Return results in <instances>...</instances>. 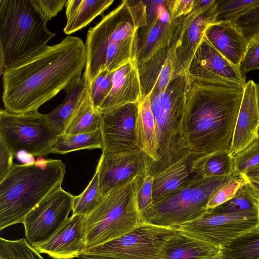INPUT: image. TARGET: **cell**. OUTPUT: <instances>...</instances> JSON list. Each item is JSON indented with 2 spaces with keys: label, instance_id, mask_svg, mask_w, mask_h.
Here are the masks:
<instances>
[{
  "label": "cell",
  "instance_id": "60d3db41",
  "mask_svg": "<svg viewBox=\"0 0 259 259\" xmlns=\"http://www.w3.org/2000/svg\"><path fill=\"white\" fill-rule=\"evenodd\" d=\"M32 4L48 22L62 10L66 0H31Z\"/></svg>",
  "mask_w": 259,
  "mask_h": 259
},
{
  "label": "cell",
  "instance_id": "6da1fadb",
  "mask_svg": "<svg viewBox=\"0 0 259 259\" xmlns=\"http://www.w3.org/2000/svg\"><path fill=\"white\" fill-rule=\"evenodd\" d=\"M85 64V46L79 37L67 36L57 44L48 46L2 75L5 109L13 113L38 110L79 81Z\"/></svg>",
  "mask_w": 259,
  "mask_h": 259
},
{
  "label": "cell",
  "instance_id": "603a6c76",
  "mask_svg": "<svg viewBox=\"0 0 259 259\" xmlns=\"http://www.w3.org/2000/svg\"><path fill=\"white\" fill-rule=\"evenodd\" d=\"M178 18L164 23L157 18L156 10L147 14V25L138 36L137 62L139 65L154 53L169 46Z\"/></svg>",
  "mask_w": 259,
  "mask_h": 259
},
{
  "label": "cell",
  "instance_id": "e575fe53",
  "mask_svg": "<svg viewBox=\"0 0 259 259\" xmlns=\"http://www.w3.org/2000/svg\"><path fill=\"white\" fill-rule=\"evenodd\" d=\"M245 184V179L243 176H234L211 194L207 203V209H213L232 198Z\"/></svg>",
  "mask_w": 259,
  "mask_h": 259
},
{
  "label": "cell",
  "instance_id": "83f0119b",
  "mask_svg": "<svg viewBox=\"0 0 259 259\" xmlns=\"http://www.w3.org/2000/svg\"><path fill=\"white\" fill-rule=\"evenodd\" d=\"M103 148L101 128L94 132L76 135H58L52 153L64 154L81 149Z\"/></svg>",
  "mask_w": 259,
  "mask_h": 259
},
{
  "label": "cell",
  "instance_id": "d6986e66",
  "mask_svg": "<svg viewBox=\"0 0 259 259\" xmlns=\"http://www.w3.org/2000/svg\"><path fill=\"white\" fill-rule=\"evenodd\" d=\"M142 87L136 61H130L114 72L111 88L97 111L103 113L142 99Z\"/></svg>",
  "mask_w": 259,
  "mask_h": 259
},
{
  "label": "cell",
  "instance_id": "cb8c5ba5",
  "mask_svg": "<svg viewBox=\"0 0 259 259\" xmlns=\"http://www.w3.org/2000/svg\"><path fill=\"white\" fill-rule=\"evenodd\" d=\"M87 82V77L83 74L79 81L66 90L64 101L53 110L45 114L49 124L58 135L65 133L82 101Z\"/></svg>",
  "mask_w": 259,
  "mask_h": 259
},
{
  "label": "cell",
  "instance_id": "4316f807",
  "mask_svg": "<svg viewBox=\"0 0 259 259\" xmlns=\"http://www.w3.org/2000/svg\"><path fill=\"white\" fill-rule=\"evenodd\" d=\"M233 157L228 151H223L196 157L192 169L203 178H216L233 174Z\"/></svg>",
  "mask_w": 259,
  "mask_h": 259
},
{
  "label": "cell",
  "instance_id": "52a82bcc",
  "mask_svg": "<svg viewBox=\"0 0 259 259\" xmlns=\"http://www.w3.org/2000/svg\"><path fill=\"white\" fill-rule=\"evenodd\" d=\"M197 179L190 186L142 212L144 221L158 226L178 228L205 214L211 194L235 176Z\"/></svg>",
  "mask_w": 259,
  "mask_h": 259
},
{
  "label": "cell",
  "instance_id": "f1b7e54d",
  "mask_svg": "<svg viewBox=\"0 0 259 259\" xmlns=\"http://www.w3.org/2000/svg\"><path fill=\"white\" fill-rule=\"evenodd\" d=\"M113 2L114 0H82L75 12L67 19L64 33L70 34L84 28Z\"/></svg>",
  "mask_w": 259,
  "mask_h": 259
},
{
  "label": "cell",
  "instance_id": "3957f363",
  "mask_svg": "<svg viewBox=\"0 0 259 259\" xmlns=\"http://www.w3.org/2000/svg\"><path fill=\"white\" fill-rule=\"evenodd\" d=\"M65 174L61 160L48 159L45 167L14 163L0 182V230L23 224L42 199L61 188Z\"/></svg>",
  "mask_w": 259,
  "mask_h": 259
},
{
  "label": "cell",
  "instance_id": "d590c367",
  "mask_svg": "<svg viewBox=\"0 0 259 259\" xmlns=\"http://www.w3.org/2000/svg\"><path fill=\"white\" fill-rule=\"evenodd\" d=\"M258 0H216L217 17L215 23L231 22Z\"/></svg>",
  "mask_w": 259,
  "mask_h": 259
},
{
  "label": "cell",
  "instance_id": "ac0fdd59",
  "mask_svg": "<svg viewBox=\"0 0 259 259\" xmlns=\"http://www.w3.org/2000/svg\"><path fill=\"white\" fill-rule=\"evenodd\" d=\"M259 138V112L256 83L247 82L238 114L229 154L234 157Z\"/></svg>",
  "mask_w": 259,
  "mask_h": 259
},
{
  "label": "cell",
  "instance_id": "277c9868",
  "mask_svg": "<svg viewBox=\"0 0 259 259\" xmlns=\"http://www.w3.org/2000/svg\"><path fill=\"white\" fill-rule=\"evenodd\" d=\"M31 0H0V73L26 62L56 34Z\"/></svg>",
  "mask_w": 259,
  "mask_h": 259
},
{
  "label": "cell",
  "instance_id": "4dcf8cb0",
  "mask_svg": "<svg viewBox=\"0 0 259 259\" xmlns=\"http://www.w3.org/2000/svg\"><path fill=\"white\" fill-rule=\"evenodd\" d=\"M230 22L240 32L247 48L259 42V0Z\"/></svg>",
  "mask_w": 259,
  "mask_h": 259
},
{
  "label": "cell",
  "instance_id": "e0dca14e",
  "mask_svg": "<svg viewBox=\"0 0 259 259\" xmlns=\"http://www.w3.org/2000/svg\"><path fill=\"white\" fill-rule=\"evenodd\" d=\"M216 0L206 10L195 15L187 24L174 47L175 71L174 77L188 73L191 60L204 37L207 28L215 22Z\"/></svg>",
  "mask_w": 259,
  "mask_h": 259
},
{
  "label": "cell",
  "instance_id": "b9f144b4",
  "mask_svg": "<svg viewBox=\"0 0 259 259\" xmlns=\"http://www.w3.org/2000/svg\"><path fill=\"white\" fill-rule=\"evenodd\" d=\"M259 69V42L247 48L239 65V69L244 76L248 72Z\"/></svg>",
  "mask_w": 259,
  "mask_h": 259
},
{
  "label": "cell",
  "instance_id": "681fc988",
  "mask_svg": "<svg viewBox=\"0 0 259 259\" xmlns=\"http://www.w3.org/2000/svg\"><path fill=\"white\" fill-rule=\"evenodd\" d=\"M256 101L257 107L259 112V83L256 84Z\"/></svg>",
  "mask_w": 259,
  "mask_h": 259
},
{
  "label": "cell",
  "instance_id": "ee69618b",
  "mask_svg": "<svg viewBox=\"0 0 259 259\" xmlns=\"http://www.w3.org/2000/svg\"><path fill=\"white\" fill-rule=\"evenodd\" d=\"M0 182L9 174L14 163V155L4 140L0 137Z\"/></svg>",
  "mask_w": 259,
  "mask_h": 259
},
{
  "label": "cell",
  "instance_id": "836d02e7",
  "mask_svg": "<svg viewBox=\"0 0 259 259\" xmlns=\"http://www.w3.org/2000/svg\"><path fill=\"white\" fill-rule=\"evenodd\" d=\"M258 208L259 203L248 192L244 185L232 198L208 210L218 213H233Z\"/></svg>",
  "mask_w": 259,
  "mask_h": 259
},
{
  "label": "cell",
  "instance_id": "f35d334b",
  "mask_svg": "<svg viewBox=\"0 0 259 259\" xmlns=\"http://www.w3.org/2000/svg\"><path fill=\"white\" fill-rule=\"evenodd\" d=\"M153 178L148 170L138 177L137 198L142 214L152 205Z\"/></svg>",
  "mask_w": 259,
  "mask_h": 259
},
{
  "label": "cell",
  "instance_id": "ffe728a7",
  "mask_svg": "<svg viewBox=\"0 0 259 259\" xmlns=\"http://www.w3.org/2000/svg\"><path fill=\"white\" fill-rule=\"evenodd\" d=\"M196 157L190 153L154 177L152 205L187 188L202 178L192 169L193 161Z\"/></svg>",
  "mask_w": 259,
  "mask_h": 259
},
{
  "label": "cell",
  "instance_id": "8992f818",
  "mask_svg": "<svg viewBox=\"0 0 259 259\" xmlns=\"http://www.w3.org/2000/svg\"><path fill=\"white\" fill-rule=\"evenodd\" d=\"M139 176L108 193L85 217L84 249L120 237L144 221L137 198Z\"/></svg>",
  "mask_w": 259,
  "mask_h": 259
},
{
  "label": "cell",
  "instance_id": "484cf974",
  "mask_svg": "<svg viewBox=\"0 0 259 259\" xmlns=\"http://www.w3.org/2000/svg\"><path fill=\"white\" fill-rule=\"evenodd\" d=\"M87 80L82 101L68 124L65 134L73 135L90 133L100 128V114L94 107L91 99V83L87 78Z\"/></svg>",
  "mask_w": 259,
  "mask_h": 259
},
{
  "label": "cell",
  "instance_id": "d4e9b609",
  "mask_svg": "<svg viewBox=\"0 0 259 259\" xmlns=\"http://www.w3.org/2000/svg\"><path fill=\"white\" fill-rule=\"evenodd\" d=\"M137 129L140 147L151 162L149 169L158 160L156 125L149 95L138 104Z\"/></svg>",
  "mask_w": 259,
  "mask_h": 259
},
{
  "label": "cell",
  "instance_id": "9a60e30c",
  "mask_svg": "<svg viewBox=\"0 0 259 259\" xmlns=\"http://www.w3.org/2000/svg\"><path fill=\"white\" fill-rule=\"evenodd\" d=\"M151 162L142 151L130 153L102 152L96 167L101 194L114 189L148 171Z\"/></svg>",
  "mask_w": 259,
  "mask_h": 259
},
{
  "label": "cell",
  "instance_id": "9c48e42d",
  "mask_svg": "<svg viewBox=\"0 0 259 259\" xmlns=\"http://www.w3.org/2000/svg\"><path fill=\"white\" fill-rule=\"evenodd\" d=\"M58 134L51 127L45 114L38 110L13 113L0 111V137L14 157L22 151L33 156L52 153Z\"/></svg>",
  "mask_w": 259,
  "mask_h": 259
},
{
  "label": "cell",
  "instance_id": "4fadbf2b",
  "mask_svg": "<svg viewBox=\"0 0 259 259\" xmlns=\"http://www.w3.org/2000/svg\"><path fill=\"white\" fill-rule=\"evenodd\" d=\"M138 104L129 103L100 113L103 148L107 153L142 151L138 137Z\"/></svg>",
  "mask_w": 259,
  "mask_h": 259
},
{
  "label": "cell",
  "instance_id": "5b68a950",
  "mask_svg": "<svg viewBox=\"0 0 259 259\" xmlns=\"http://www.w3.org/2000/svg\"><path fill=\"white\" fill-rule=\"evenodd\" d=\"M191 82L188 74H179L164 92L149 95L158 156V161L148 170L153 177L190 154L185 143L184 121Z\"/></svg>",
  "mask_w": 259,
  "mask_h": 259
},
{
  "label": "cell",
  "instance_id": "7402d4cb",
  "mask_svg": "<svg viewBox=\"0 0 259 259\" xmlns=\"http://www.w3.org/2000/svg\"><path fill=\"white\" fill-rule=\"evenodd\" d=\"M160 259L224 258L222 248L191 237L179 230L164 245Z\"/></svg>",
  "mask_w": 259,
  "mask_h": 259
},
{
  "label": "cell",
  "instance_id": "f6af8a7d",
  "mask_svg": "<svg viewBox=\"0 0 259 259\" xmlns=\"http://www.w3.org/2000/svg\"><path fill=\"white\" fill-rule=\"evenodd\" d=\"M243 177L245 179V186L247 190L259 203V182Z\"/></svg>",
  "mask_w": 259,
  "mask_h": 259
},
{
  "label": "cell",
  "instance_id": "f907efd6",
  "mask_svg": "<svg viewBox=\"0 0 259 259\" xmlns=\"http://www.w3.org/2000/svg\"><path fill=\"white\" fill-rule=\"evenodd\" d=\"M79 259H110V258H94V257H80Z\"/></svg>",
  "mask_w": 259,
  "mask_h": 259
},
{
  "label": "cell",
  "instance_id": "bcb514c9",
  "mask_svg": "<svg viewBox=\"0 0 259 259\" xmlns=\"http://www.w3.org/2000/svg\"><path fill=\"white\" fill-rule=\"evenodd\" d=\"M82 0H68L67 1L66 8V18H69L75 12Z\"/></svg>",
  "mask_w": 259,
  "mask_h": 259
},
{
  "label": "cell",
  "instance_id": "d6a6232c",
  "mask_svg": "<svg viewBox=\"0 0 259 259\" xmlns=\"http://www.w3.org/2000/svg\"><path fill=\"white\" fill-rule=\"evenodd\" d=\"M0 259H45L25 238H0Z\"/></svg>",
  "mask_w": 259,
  "mask_h": 259
},
{
  "label": "cell",
  "instance_id": "30bf717a",
  "mask_svg": "<svg viewBox=\"0 0 259 259\" xmlns=\"http://www.w3.org/2000/svg\"><path fill=\"white\" fill-rule=\"evenodd\" d=\"M179 230L178 228L158 226L144 221L120 237L84 249L79 257L160 259L164 245Z\"/></svg>",
  "mask_w": 259,
  "mask_h": 259
},
{
  "label": "cell",
  "instance_id": "7c38bea8",
  "mask_svg": "<svg viewBox=\"0 0 259 259\" xmlns=\"http://www.w3.org/2000/svg\"><path fill=\"white\" fill-rule=\"evenodd\" d=\"M74 196L59 188L42 199L23 223L26 239L33 247L49 239L68 219Z\"/></svg>",
  "mask_w": 259,
  "mask_h": 259
},
{
  "label": "cell",
  "instance_id": "c3c4849f",
  "mask_svg": "<svg viewBox=\"0 0 259 259\" xmlns=\"http://www.w3.org/2000/svg\"><path fill=\"white\" fill-rule=\"evenodd\" d=\"M241 176L250 180L259 182V164L247 170L244 174Z\"/></svg>",
  "mask_w": 259,
  "mask_h": 259
},
{
  "label": "cell",
  "instance_id": "7dc6e473",
  "mask_svg": "<svg viewBox=\"0 0 259 259\" xmlns=\"http://www.w3.org/2000/svg\"><path fill=\"white\" fill-rule=\"evenodd\" d=\"M33 155L25 151L19 152L16 157L25 164H33L35 163Z\"/></svg>",
  "mask_w": 259,
  "mask_h": 259
},
{
  "label": "cell",
  "instance_id": "7a4b0ae2",
  "mask_svg": "<svg viewBox=\"0 0 259 259\" xmlns=\"http://www.w3.org/2000/svg\"><path fill=\"white\" fill-rule=\"evenodd\" d=\"M244 87L191 79L184 121L190 153L199 157L229 151Z\"/></svg>",
  "mask_w": 259,
  "mask_h": 259
},
{
  "label": "cell",
  "instance_id": "f546056e",
  "mask_svg": "<svg viewBox=\"0 0 259 259\" xmlns=\"http://www.w3.org/2000/svg\"><path fill=\"white\" fill-rule=\"evenodd\" d=\"M224 259H259V229L249 232L222 248Z\"/></svg>",
  "mask_w": 259,
  "mask_h": 259
},
{
  "label": "cell",
  "instance_id": "1f68e13d",
  "mask_svg": "<svg viewBox=\"0 0 259 259\" xmlns=\"http://www.w3.org/2000/svg\"><path fill=\"white\" fill-rule=\"evenodd\" d=\"M100 192L98 170L84 191L74 196L72 215L86 217L101 202L103 198Z\"/></svg>",
  "mask_w": 259,
  "mask_h": 259
},
{
  "label": "cell",
  "instance_id": "8d00e7d4",
  "mask_svg": "<svg viewBox=\"0 0 259 259\" xmlns=\"http://www.w3.org/2000/svg\"><path fill=\"white\" fill-rule=\"evenodd\" d=\"M259 164V138L233 157V174L239 176Z\"/></svg>",
  "mask_w": 259,
  "mask_h": 259
},
{
  "label": "cell",
  "instance_id": "5bb4252c",
  "mask_svg": "<svg viewBox=\"0 0 259 259\" xmlns=\"http://www.w3.org/2000/svg\"><path fill=\"white\" fill-rule=\"evenodd\" d=\"M187 74L192 79L202 83L242 87L246 83L239 68L217 51L205 36L191 60Z\"/></svg>",
  "mask_w": 259,
  "mask_h": 259
},
{
  "label": "cell",
  "instance_id": "ab89813d",
  "mask_svg": "<svg viewBox=\"0 0 259 259\" xmlns=\"http://www.w3.org/2000/svg\"><path fill=\"white\" fill-rule=\"evenodd\" d=\"M175 71V56L174 52H171L163 65L149 95H155L164 92L174 77Z\"/></svg>",
  "mask_w": 259,
  "mask_h": 259
},
{
  "label": "cell",
  "instance_id": "8fae6325",
  "mask_svg": "<svg viewBox=\"0 0 259 259\" xmlns=\"http://www.w3.org/2000/svg\"><path fill=\"white\" fill-rule=\"evenodd\" d=\"M178 228L185 234L223 248L234 240L259 229V208L233 213H218L210 210Z\"/></svg>",
  "mask_w": 259,
  "mask_h": 259
},
{
  "label": "cell",
  "instance_id": "44dd1931",
  "mask_svg": "<svg viewBox=\"0 0 259 259\" xmlns=\"http://www.w3.org/2000/svg\"><path fill=\"white\" fill-rule=\"evenodd\" d=\"M204 36L217 51L239 68L248 45L240 32L230 22L212 24L207 28Z\"/></svg>",
  "mask_w": 259,
  "mask_h": 259
},
{
  "label": "cell",
  "instance_id": "ba28073f",
  "mask_svg": "<svg viewBox=\"0 0 259 259\" xmlns=\"http://www.w3.org/2000/svg\"><path fill=\"white\" fill-rule=\"evenodd\" d=\"M147 25V5L142 1H122L87 35L86 64L93 61L107 48L138 36Z\"/></svg>",
  "mask_w": 259,
  "mask_h": 259
},
{
  "label": "cell",
  "instance_id": "74e56055",
  "mask_svg": "<svg viewBox=\"0 0 259 259\" xmlns=\"http://www.w3.org/2000/svg\"><path fill=\"white\" fill-rule=\"evenodd\" d=\"M114 72L105 71L101 72L91 84V99L94 107L96 110L100 106L111 88Z\"/></svg>",
  "mask_w": 259,
  "mask_h": 259
},
{
  "label": "cell",
  "instance_id": "2e32d148",
  "mask_svg": "<svg viewBox=\"0 0 259 259\" xmlns=\"http://www.w3.org/2000/svg\"><path fill=\"white\" fill-rule=\"evenodd\" d=\"M85 241V217L72 215L49 239L33 247L52 259H73L79 257Z\"/></svg>",
  "mask_w": 259,
  "mask_h": 259
},
{
  "label": "cell",
  "instance_id": "7bdbcfd3",
  "mask_svg": "<svg viewBox=\"0 0 259 259\" xmlns=\"http://www.w3.org/2000/svg\"><path fill=\"white\" fill-rule=\"evenodd\" d=\"M195 0H168L166 7L171 19H175L190 13Z\"/></svg>",
  "mask_w": 259,
  "mask_h": 259
}]
</instances>
